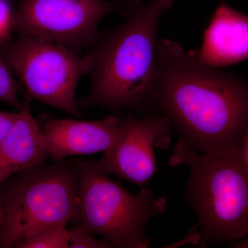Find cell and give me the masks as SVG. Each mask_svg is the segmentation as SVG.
Returning <instances> with one entry per match:
<instances>
[{
    "label": "cell",
    "instance_id": "cell-1",
    "mask_svg": "<svg viewBox=\"0 0 248 248\" xmlns=\"http://www.w3.org/2000/svg\"><path fill=\"white\" fill-rule=\"evenodd\" d=\"M149 114L166 119L192 149L230 154L248 135L247 79L202 63L175 41L160 39Z\"/></svg>",
    "mask_w": 248,
    "mask_h": 248
},
{
    "label": "cell",
    "instance_id": "cell-2",
    "mask_svg": "<svg viewBox=\"0 0 248 248\" xmlns=\"http://www.w3.org/2000/svg\"><path fill=\"white\" fill-rule=\"evenodd\" d=\"M174 0H128L120 25L100 33L84 57L91 87L80 108L100 107L115 114L125 109L148 115L160 21Z\"/></svg>",
    "mask_w": 248,
    "mask_h": 248
},
{
    "label": "cell",
    "instance_id": "cell-3",
    "mask_svg": "<svg viewBox=\"0 0 248 248\" xmlns=\"http://www.w3.org/2000/svg\"><path fill=\"white\" fill-rule=\"evenodd\" d=\"M239 148L230 154L210 155L179 140L168 162L190 169L185 201L197 215L200 248L248 236V170L241 164Z\"/></svg>",
    "mask_w": 248,
    "mask_h": 248
},
{
    "label": "cell",
    "instance_id": "cell-4",
    "mask_svg": "<svg viewBox=\"0 0 248 248\" xmlns=\"http://www.w3.org/2000/svg\"><path fill=\"white\" fill-rule=\"evenodd\" d=\"M79 161H55L20 171L0 184V248L79 218Z\"/></svg>",
    "mask_w": 248,
    "mask_h": 248
},
{
    "label": "cell",
    "instance_id": "cell-5",
    "mask_svg": "<svg viewBox=\"0 0 248 248\" xmlns=\"http://www.w3.org/2000/svg\"><path fill=\"white\" fill-rule=\"evenodd\" d=\"M78 187L81 226L93 235H100L115 248H147L145 235L151 218L166 210L164 197L142 187L129 192L88 161H79Z\"/></svg>",
    "mask_w": 248,
    "mask_h": 248
},
{
    "label": "cell",
    "instance_id": "cell-6",
    "mask_svg": "<svg viewBox=\"0 0 248 248\" xmlns=\"http://www.w3.org/2000/svg\"><path fill=\"white\" fill-rule=\"evenodd\" d=\"M0 58L22 81L29 97L80 117L76 89L86 75L84 55L63 46L19 34L0 42Z\"/></svg>",
    "mask_w": 248,
    "mask_h": 248
},
{
    "label": "cell",
    "instance_id": "cell-7",
    "mask_svg": "<svg viewBox=\"0 0 248 248\" xmlns=\"http://www.w3.org/2000/svg\"><path fill=\"white\" fill-rule=\"evenodd\" d=\"M121 0H19L13 32L34 36L81 55L99 38V25L120 9Z\"/></svg>",
    "mask_w": 248,
    "mask_h": 248
},
{
    "label": "cell",
    "instance_id": "cell-8",
    "mask_svg": "<svg viewBox=\"0 0 248 248\" xmlns=\"http://www.w3.org/2000/svg\"><path fill=\"white\" fill-rule=\"evenodd\" d=\"M171 127L166 119L149 114L136 117L130 111L121 118L118 137L93 165L105 174L143 187L156 172L154 148L167 149Z\"/></svg>",
    "mask_w": 248,
    "mask_h": 248
},
{
    "label": "cell",
    "instance_id": "cell-9",
    "mask_svg": "<svg viewBox=\"0 0 248 248\" xmlns=\"http://www.w3.org/2000/svg\"><path fill=\"white\" fill-rule=\"evenodd\" d=\"M41 140L55 161L68 156L95 154L112 146L120 133L121 118L109 115L102 120H61L41 116Z\"/></svg>",
    "mask_w": 248,
    "mask_h": 248
},
{
    "label": "cell",
    "instance_id": "cell-10",
    "mask_svg": "<svg viewBox=\"0 0 248 248\" xmlns=\"http://www.w3.org/2000/svg\"><path fill=\"white\" fill-rule=\"evenodd\" d=\"M195 54L201 62L223 68L248 58V17L220 0L208 27L203 42Z\"/></svg>",
    "mask_w": 248,
    "mask_h": 248
},
{
    "label": "cell",
    "instance_id": "cell-11",
    "mask_svg": "<svg viewBox=\"0 0 248 248\" xmlns=\"http://www.w3.org/2000/svg\"><path fill=\"white\" fill-rule=\"evenodd\" d=\"M48 156L27 101L0 141V184L16 173L45 164Z\"/></svg>",
    "mask_w": 248,
    "mask_h": 248
},
{
    "label": "cell",
    "instance_id": "cell-12",
    "mask_svg": "<svg viewBox=\"0 0 248 248\" xmlns=\"http://www.w3.org/2000/svg\"><path fill=\"white\" fill-rule=\"evenodd\" d=\"M68 248L69 233L66 226L47 228L22 240L17 248Z\"/></svg>",
    "mask_w": 248,
    "mask_h": 248
},
{
    "label": "cell",
    "instance_id": "cell-13",
    "mask_svg": "<svg viewBox=\"0 0 248 248\" xmlns=\"http://www.w3.org/2000/svg\"><path fill=\"white\" fill-rule=\"evenodd\" d=\"M18 91L19 88L12 71L0 58V101L20 110L24 102L19 99Z\"/></svg>",
    "mask_w": 248,
    "mask_h": 248
},
{
    "label": "cell",
    "instance_id": "cell-14",
    "mask_svg": "<svg viewBox=\"0 0 248 248\" xmlns=\"http://www.w3.org/2000/svg\"><path fill=\"white\" fill-rule=\"evenodd\" d=\"M69 248H110L113 245L106 239L97 240L86 231L81 225L68 230Z\"/></svg>",
    "mask_w": 248,
    "mask_h": 248
},
{
    "label": "cell",
    "instance_id": "cell-15",
    "mask_svg": "<svg viewBox=\"0 0 248 248\" xmlns=\"http://www.w3.org/2000/svg\"><path fill=\"white\" fill-rule=\"evenodd\" d=\"M13 12L8 0H0V42L11 38Z\"/></svg>",
    "mask_w": 248,
    "mask_h": 248
},
{
    "label": "cell",
    "instance_id": "cell-16",
    "mask_svg": "<svg viewBox=\"0 0 248 248\" xmlns=\"http://www.w3.org/2000/svg\"><path fill=\"white\" fill-rule=\"evenodd\" d=\"M17 112L0 111V141L14 123Z\"/></svg>",
    "mask_w": 248,
    "mask_h": 248
},
{
    "label": "cell",
    "instance_id": "cell-17",
    "mask_svg": "<svg viewBox=\"0 0 248 248\" xmlns=\"http://www.w3.org/2000/svg\"><path fill=\"white\" fill-rule=\"evenodd\" d=\"M1 207H0V226H1Z\"/></svg>",
    "mask_w": 248,
    "mask_h": 248
}]
</instances>
